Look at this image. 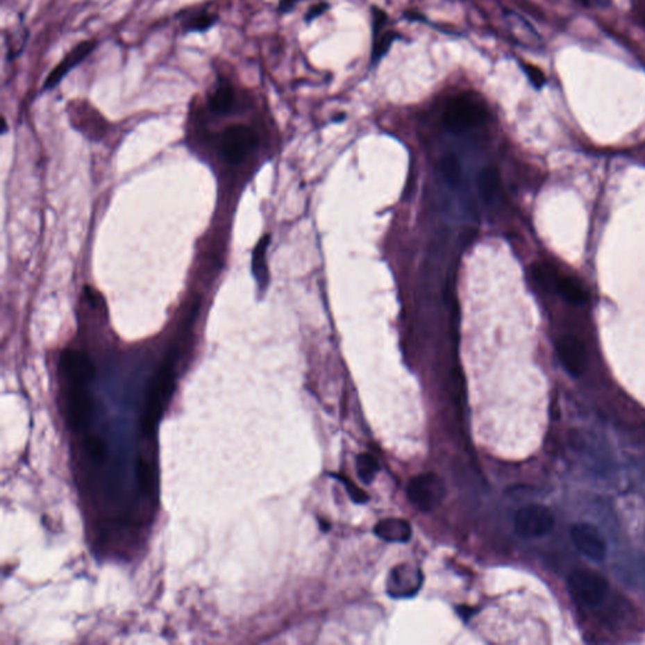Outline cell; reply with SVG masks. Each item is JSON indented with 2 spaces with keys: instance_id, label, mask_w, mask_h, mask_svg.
Masks as SVG:
<instances>
[{
  "instance_id": "obj_14",
  "label": "cell",
  "mask_w": 645,
  "mask_h": 645,
  "mask_svg": "<svg viewBox=\"0 0 645 645\" xmlns=\"http://www.w3.org/2000/svg\"><path fill=\"white\" fill-rule=\"evenodd\" d=\"M270 242V236L266 235L260 240L252 255V271L258 280L260 287H265L267 284V265H266V251Z\"/></svg>"
},
{
  "instance_id": "obj_13",
  "label": "cell",
  "mask_w": 645,
  "mask_h": 645,
  "mask_svg": "<svg viewBox=\"0 0 645 645\" xmlns=\"http://www.w3.org/2000/svg\"><path fill=\"white\" fill-rule=\"evenodd\" d=\"M556 292H560L562 298L571 304H585L589 299V295L583 285L576 278L570 276H560Z\"/></svg>"
},
{
  "instance_id": "obj_22",
  "label": "cell",
  "mask_w": 645,
  "mask_h": 645,
  "mask_svg": "<svg viewBox=\"0 0 645 645\" xmlns=\"http://www.w3.org/2000/svg\"><path fill=\"white\" fill-rule=\"evenodd\" d=\"M328 8H329V6H328L326 3H318L317 6L310 8V10L306 14L305 21L310 22L312 21V19H315V18H318L319 15H321V14L328 10Z\"/></svg>"
},
{
  "instance_id": "obj_7",
  "label": "cell",
  "mask_w": 645,
  "mask_h": 645,
  "mask_svg": "<svg viewBox=\"0 0 645 645\" xmlns=\"http://www.w3.org/2000/svg\"><path fill=\"white\" fill-rule=\"evenodd\" d=\"M556 353L562 367L573 377L584 374L587 368V352L584 343L573 334H562L556 340Z\"/></svg>"
},
{
  "instance_id": "obj_19",
  "label": "cell",
  "mask_w": 645,
  "mask_h": 645,
  "mask_svg": "<svg viewBox=\"0 0 645 645\" xmlns=\"http://www.w3.org/2000/svg\"><path fill=\"white\" fill-rule=\"evenodd\" d=\"M397 38V34L394 32H387L380 37H374V52H372V61L377 62L383 56L387 53L391 44Z\"/></svg>"
},
{
  "instance_id": "obj_11",
  "label": "cell",
  "mask_w": 645,
  "mask_h": 645,
  "mask_svg": "<svg viewBox=\"0 0 645 645\" xmlns=\"http://www.w3.org/2000/svg\"><path fill=\"white\" fill-rule=\"evenodd\" d=\"M208 103H210V109L215 114H218V115L230 114L236 103V94H235V89L231 82L221 78L218 81L216 89L213 90V92L210 95Z\"/></svg>"
},
{
  "instance_id": "obj_21",
  "label": "cell",
  "mask_w": 645,
  "mask_h": 645,
  "mask_svg": "<svg viewBox=\"0 0 645 645\" xmlns=\"http://www.w3.org/2000/svg\"><path fill=\"white\" fill-rule=\"evenodd\" d=\"M522 66L524 72H526V75L528 76L530 81L533 83V86L541 87L544 82H546V78H544V74L541 72V69H538V68L532 66V65H527V63H524Z\"/></svg>"
},
{
  "instance_id": "obj_6",
  "label": "cell",
  "mask_w": 645,
  "mask_h": 645,
  "mask_svg": "<svg viewBox=\"0 0 645 645\" xmlns=\"http://www.w3.org/2000/svg\"><path fill=\"white\" fill-rule=\"evenodd\" d=\"M424 583L422 571L412 564H397L394 567L387 580V592L394 598H408L414 596Z\"/></svg>"
},
{
  "instance_id": "obj_1",
  "label": "cell",
  "mask_w": 645,
  "mask_h": 645,
  "mask_svg": "<svg viewBox=\"0 0 645 645\" xmlns=\"http://www.w3.org/2000/svg\"><path fill=\"white\" fill-rule=\"evenodd\" d=\"M487 120L488 110L485 105L469 94L450 99L442 112L444 126L455 134L478 128Z\"/></svg>"
},
{
  "instance_id": "obj_9",
  "label": "cell",
  "mask_w": 645,
  "mask_h": 645,
  "mask_svg": "<svg viewBox=\"0 0 645 645\" xmlns=\"http://www.w3.org/2000/svg\"><path fill=\"white\" fill-rule=\"evenodd\" d=\"M96 46H97V43L95 41L89 40V41L81 42L75 48H72V51L67 53V56L49 72V75L47 76V78L44 81V85H43V90L53 89L57 85H60L62 80L74 68L77 67L80 63L83 62V60H86L94 52Z\"/></svg>"
},
{
  "instance_id": "obj_17",
  "label": "cell",
  "mask_w": 645,
  "mask_h": 645,
  "mask_svg": "<svg viewBox=\"0 0 645 645\" xmlns=\"http://www.w3.org/2000/svg\"><path fill=\"white\" fill-rule=\"evenodd\" d=\"M355 469H357L360 480L365 484H371L380 470V465L374 455L365 453L357 458Z\"/></svg>"
},
{
  "instance_id": "obj_24",
  "label": "cell",
  "mask_w": 645,
  "mask_h": 645,
  "mask_svg": "<svg viewBox=\"0 0 645 645\" xmlns=\"http://www.w3.org/2000/svg\"><path fill=\"white\" fill-rule=\"evenodd\" d=\"M644 3H645V1H644ZM644 17H645V6H644Z\"/></svg>"
},
{
  "instance_id": "obj_2",
  "label": "cell",
  "mask_w": 645,
  "mask_h": 645,
  "mask_svg": "<svg viewBox=\"0 0 645 645\" xmlns=\"http://www.w3.org/2000/svg\"><path fill=\"white\" fill-rule=\"evenodd\" d=\"M446 496V485L434 473L414 476L408 485V498L416 510L431 512L440 507Z\"/></svg>"
},
{
  "instance_id": "obj_5",
  "label": "cell",
  "mask_w": 645,
  "mask_h": 645,
  "mask_svg": "<svg viewBox=\"0 0 645 645\" xmlns=\"http://www.w3.org/2000/svg\"><path fill=\"white\" fill-rule=\"evenodd\" d=\"M256 133L246 125H231L221 137V150L224 159L232 164L241 163L258 146Z\"/></svg>"
},
{
  "instance_id": "obj_3",
  "label": "cell",
  "mask_w": 645,
  "mask_h": 645,
  "mask_svg": "<svg viewBox=\"0 0 645 645\" xmlns=\"http://www.w3.org/2000/svg\"><path fill=\"white\" fill-rule=\"evenodd\" d=\"M567 589L578 604L596 606L606 598L609 585L598 572L576 570L571 572L567 578Z\"/></svg>"
},
{
  "instance_id": "obj_23",
  "label": "cell",
  "mask_w": 645,
  "mask_h": 645,
  "mask_svg": "<svg viewBox=\"0 0 645 645\" xmlns=\"http://www.w3.org/2000/svg\"><path fill=\"white\" fill-rule=\"evenodd\" d=\"M298 1H300V0H281L280 4H278V10H280L281 13L289 12Z\"/></svg>"
},
{
  "instance_id": "obj_8",
  "label": "cell",
  "mask_w": 645,
  "mask_h": 645,
  "mask_svg": "<svg viewBox=\"0 0 645 645\" xmlns=\"http://www.w3.org/2000/svg\"><path fill=\"white\" fill-rule=\"evenodd\" d=\"M571 539L578 550L590 558L591 561L601 562L606 557V542L601 532L590 523H576L570 532Z\"/></svg>"
},
{
  "instance_id": "obj_4",
  "label": "cell",
  "mask_w": 645,
  "mask_h": 645,
  "mask_svg": "<svg viewBox=\"0 0 645 645\" xmlns=\"http://www.w3.org/2000/svg\"><path fill=\"white\" fill-rule=\"evenodd\" d=\"M555 527L552 510L541 504L524 505L514 516V530L522 538L532 539L547 536Z\"/></svg>"
},
{
  "instance_id": "obj_16",
  "label": "cell",
  "mask_w": 645,
  "mask_h": 645,
  "mask_svg": "<svg viewBox=\"0 0 645 645\" xmlns=\"http://www.w3.org/2000/svg\"><path fill=\"white\" fill-rule=\"evenodd\" d=\"M440 169L445 182L453 187L458 188L462 185V171L459 159L454 154H446L440 162Z\"/></svg>"
},
{
  "instance_id": "obj_20",
  "label": "cell",
  "mask_w": 645,
  "mask_h": 645,
  "mask_svg": "<svg viewBox=\"0 0 645 645\" xmlns=\"http://www.w3.org/2000/svg\"><path fill=\"white\" fill-rule=\"evenodd\" d=\"M340 480H342L343 484H344L346 492H348V494H349V496L352 498V501H353V502H367L368 496L366 494V493H365V492H363V490L360 489V488H358V487H355L353 483L351 482V480H348V479H340Z\"/></svg>"
},
{
  "instance_id": "obj_18",
  "label": "cell",
  "mask_w": 645,
  "mask_h": 645,
  "mask_svg": "<svg viewBox=\"0 0 645 645\" xmlns=\"http://www.w3.org/2000/svg\"><path fill=\"white\" fill-rule=\"evenodd\" d=\"M218 22V17L216 14L201 13L190 18V21L185 23L184 29L187 32H206L211 29Z\"/></svg>"
},
{
  "instance_id": "obj_15",
  "label": "cell",
  "mask_w": 645,
  "mask_h": 645,
  "mask_svg": "<svg viewBox=\"0 0 645 645\" xmlns=\"http://www.w3.org/2000/svg\"><path fill=\"white\" fill-rule=\"evenodd\" d=\"M560 274L553 266L547 262H538L532 266V278L538 286L544 290H557Z\"/></svg>"
},
{
  "instance_id": "obj_10",
  "label": "cell",
  "mask_w": 645,
  "mask_h": 645,
  "mask_svg": "<svg viewBox=\"0 0 645 645\" xmlns=\"http://www.w3.org/2000/svg\"><path fill=\"white\" fill-rule=\"evenodd\" d=\"M374 535L389 544H406L411 539L412 528L406 519L389 517L374 526Z\"/></svg>"
},
{
  "instance_id": "obj_12",
  "label": "cell",
  "mask_w": 645,
  "mask_h": 645,
  "mask_svg": "<svg viewBox=\"0 0 645 645\" xmlns=\"http://www.w3.org/2000/svg\"><path fill=\"white\" fill-rule=\"evenodd\" d=\"M478 184L480 196L485 203L490 206L498 203L502 193V184L499 173L494 167H487L480 171Z\"/></svg>"
}]
</instances>
